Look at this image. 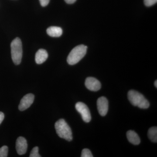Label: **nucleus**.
Listing matches in <instances>:
<instances>
[{
	"label": "nucleus",
	"instance_id": "2eb2a0df",
	"mask_svg": "<svg viewBox=\"0 0 157 157\" xmlns=\"http://www.w3.org/2000/svg\"><path fill=\"white\" fill-rule=\"evenodd\" d=\"M39 148L38 147H35L31 151L30 157H41L39 154Z\"/></svg>",
	"mask_w": 157,
	"mask_h": 157
},
{
	"label": "nucleus",
	"instance_id": "f8f14e48",
	"mask_svg": "<svg viewBox=\"0 0 157 157\" xmlns=\"http://www.w3.org/2000/svg\"><path fill=\"white\" fill-rule=\"evenodd\" d=\"M47 33L50 36L59 37L63 34V30L59 27L51 26L47 29Z\"/></svg>",
	"mask_w": 157,
	"mask_h": 157
},
{
	"label": "nucleus",
	"instance_id": "f03ea898",
	"mask_svg": "<svg viewBox=\"0 0 157 157\" xmlns=\"http://www.w3.org/2000/svg\"><path fill=\"white\" fill-rule=\"evenodd\" d=\"M55 128L59 137L69 141L72 140V130L64 120L61 119L56 121L55 124Z\"/></svg>",
	"mask_w": 157,
	"mask_h": 157
},
{
	"label": "nucleus",
	"instance_id": "39448f33",
	"mask_svg": "<svg viewBox=\"0 0 157 157\" xmlns=\"http://www.w3.org/2000/svg\"><path fill=\"white\" fill-rule=\"evenodd\" d=\"M75 108L76 110L81 114L82 118L84 122L89 123L90 121L91 116L87 105L82 102H78L75 105Z\"/></svg>",
	"mask_w": 157,
	"mask_h": 157
},
{
	"label": "nucleus",
	"instance_id": "20e7f679",
	"mask_svg": "<svg viewBox=\"0 0 157 157\" xmlns=\"http://www.w3.org/2000/svg\"><path fill=\"white\" fill-rule=\"evenodd\" d=\"M11 55L12 60L15 65H19L22 57V43L18 38L14 39L11 43Z\"/></svg>",
	"mask_w": 157,
	"mask_h": 157
},
{
	"label": "nucleus",
	"instance_id": "1a4fd4ad",
	"mask_svg": "<svg viewBox=\"0 0 157 157\" xmlns=\"http://www.w3.org/2000/svg\"><path fill=\"white\" fill-rule=\"evenodd\" d=\"M28 144L24 137H19L16 142V149L17 154L19 155L25 154L27 150Z\"/></svg>",
	"mask_w": 157,
	"mask_h": 157
},
{
	"label": "nucleus",
	"instance_id": "423d86ee",
	"mask_svg": "<svg viewBox=\"0 0 157 157\" xmlns=\"http://www.w3.org/2000/svg\"><path fill=\"white\" fill-rule=\"evenodd\" d=\"M35 96L32 94L26 95L21 99L18 109L20 111H24L29 108L33 103Z\"/></svg>",
	"mask_w": 157,
	"mask_h": 157
},
{
	"label": "nucleus",
	"instance_id": "9b49d317",
	"mask_svg": "<svg viewBox=\"0 0 157 157\" xmlns=\"http://www.w3.org/2000/svg\"><path fill=\"white\" fill-rule=\"evenodd\" d=\"M127 137L130 143L134 145L140 144V140L138 135L134 131L130 130L127 132Z\"/></svg>",
	"mask_w": 157,
	"mask_h": 157
},
{
	"label": "nucleus",
	"instance_id": "aec40b11",
	"mask_svg": "<svg viewBox=\"0 0 157 157\" xmlns=\"http://www.w3.org/2000/svg\"><path fill=\"white\" fill-rule=\"evenodd\" d=\"M76 0H65L66 3L69 4H72L75 3L76 2Z\"/></svg>",
	"mask_w": 157,
	"mask_h": 157
},
{
	"label": "nucleus",
	"instance_id": "412c9836",
	"mask_svg": "<svg viewBox=\"0 0 157 157\" xmlns=\"http://www.w3.org/2000/svg\"><path fill=\"white\" fill-rule=\"evenodd\" d=\"M154 85H155V87L156 88H157V80H156V81L155 82Z\"/></svg>",
	"mask_w": 157,
	"mask_h": 157
},
{
	"label": "nucleus",
	"instance_id": "a211bd4d",
	"mask_svg": "<svg viewBox=\"0 0 157 157\" xmlns=\"http://www.w3.org/2000/svg\"><path fill=\"white\" fill-rule=\"evenodd\" d=\"M50 0H39L40 4L42 7H45L48 5Z\"/></svg>",
	"mask_w": 157,
	"mask_h": 157
},
{
	"label": "nucleus",
	"instance_id": "dca6fc26",
	"mask_svg": "<svg viewBox=\"0 0 157 157\" xmlns=\"http://www.w3.org/2000/svg\"><path fill=\"white\" fill-rule=\"evenodd\" d=\"M82 157H93V155L92 154L90 151L87 148H85L82 150V151L81 155Z\"/></svg>",
	"mask_w": 157,
	"mask_h": 157
},
{
	"label": "nucleus",
	"instance_id": "0eeeda50",
	"mask_svg": "<svg viewBox=\"0 0 157 157\" xmlns=\"http://www.w3.org/2000/svg\"><path fill=\"white\" fill-rule=\"evenodd\" d=\"M97 106L99 114L101 116H105L107 114L108 110V101L107 98L104 97L98 98Z\"/></svg>",
	"mask_w": 157,
	"mask_h": 157
},
{
	"label": "nucleus",
	"instance_id": "9d476101",
	"mask_svg": "<svg viewBox=\"0 0 157 157\" xmlns=\"http://www.w3.org/2000/svg\"><path fill=\"white\" fill-rule=\"evenodd\" d=\"M48 57V54L45 49H40L36 53L35 60L37 64H41L46 60Z\"/></svg>",
	"mask_w": 157,
	"mask_h": 157
},
{
	"label": "nucleus",
	"instance_id": "f257e3e1",
	"mask_svg": "<svg viewBox=\"0 0 157 157\" xmlns=\"http://www.w3.org/2000/svg\"><path fill=\"white\" fill-rule=\"evenodd\" d=\"M128 96L129 101L133 106L141 109H147L149 107L148 101L142 94L137 91L131 90L128 93Z\"/></svg>",
	"mask_w": 157,
	"mask_h": 157
},
{
	"label": "nucleus",
	"instance_id": "ddd939ff",
	"mask_svg": "<svg viewBox=\"0 0 157 157\" xmlns=\"http://www.w3.org/2000/svg\"><path fill=\"white\" fill-rule=\"evenodd\" d=\"M148 138L152 142L157 143V128L156 127H153L149 129L147 133Z\"/></svg>",
	"mask_w": 157,
	"mask_h": 157
},
{
	"label": "nucleus",
	"instance_id": "f3484780",
	"mask_svg": "<svg viewBox=\"0 0 157 157\" xmlns=\"http://www.w3.org/2000/svg\"><path fill=\"white\" fill-rule=\"evenodd\" d=\"M157 0H144V4L147 7H150L156 3Z\"/></svg>",
	"mask_w": 157,
	"mask_h": 157
},
{
	"label": "nucleus",
	"instance_id": "4468645a",
	"mask_svg": "<svg viewBox=\"0 0 157 157\" xmlns=\"http://www.w3.org/2000/svg\"><path fill=\"white\" fill-rule=\"evenodd\" d=\"M9 149L7 146H3L0 148V157L8 156Z\"/></svg>",
	"mask_w": 157,
	"mask_h": 157
},
{
	"label": "nucleus",
	"instance_id": "6e6552de",
	"mask_svg": "<svg viewBox=\"0 0 157 157\" xmlns=\"http://www.w3.org/2000/svg\"><path fill=\"white\" fill-rule=\"evenodd\" d=\"M86 87L92 91H98L101 89V85L100 82L97 78L92 77H88L85 82Z\"/></svg>",
	"mask_w": 157,
	"mask_h": 157
},
{
	"label": "nucleus",
	"instance_id": "7ed1b4c3",
	"mask_svg": "<svg viewBox=\"0 0 157 157\" xmlns=\"http://www.w3.org/2000/svg\"><path fill=\"white\" fill-rule=\"evenodd\" d=\"M87 49V46L83 45H78L73 48L67 59L68 64L74 65L77 63L86 55Z\"/></svg>",
	"mask_w": 157,
	"mask_h": 157
},
{
	"label": "nucleus",
	"instance_id": "6ab92c4d",
	"mask_svg": "<svg viewBox=\"0 0 157 157\" xmlns=\"http://www.w3.org/2000/svg\"><path fill=\"white\" fill-rule=\"evenodd\" d=\"M4 118H5V115H4L3 113L0 112V124L2 123L3 121L4 120Z\"/></svg>",
	"mask_w": 157,
	"mask_h": 157
}]
</instances>
